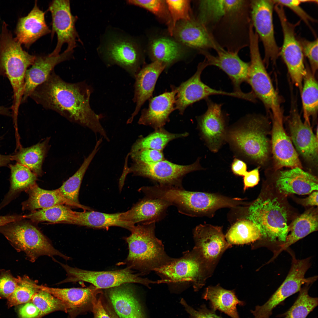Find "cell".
<instances>
[{"mask_svg":"<svg viewBox=\"0 0 318 318\" xmlns=\"http://www.w3.org/2000/svg\"><path fill=\"white\" fill-rule=\"evenodd\" d=\"M92 90L85 82L72 83L64 81L53 70L30 97L45 108L56 111L88 128L109 142L110 139L100 123L101 116L96 114L90 106Z\"/></svg>","mask_w":318,"mask_h":318,"instance_id":"6da1fadb","label":"cell"},{"mask_svg":"<svg viewBox=\"0 0 318 318\" xmlns=\"http://www.w3.org/2000/svg\"><path fill=\"white\" fill-rule=\"evenodd\" d=\"M21 46L4 21L0 36V77L6 76L12 86L14 101L11 109L15 119L17 118L21 103L26 71L36 57L24 50Z\"/></svg>","mask_w":318,"mask_h":318,"instance_id":"7a4b0ae2","label":"cell"},{"mask_svg":"<svg viewBox=\"0 0 318 318\" xmlns=\"http://www.w3.org/2000/svg\"><path fill=\"white\" fill-rule=\"evenodd\" d=\"M155 223L135 225L125 238L129 248L127 267L139 270L141 274L154 271L174 259L166 254L161 241L156 237Z\"/></svg>","mask_w":318,"mask_h":318,"instance_id":"3957f363","label":"cell"},{"mask_svg":"<svg viewBox=\"0 0 318 318\" xmlns=\"http://www.w3.org/2000/svg\"><path fill=\"white\" fill-rule=\"evenodd\" d=\"M267 122L261 116L248 115L227 132L226 139L244 156L263 164L270 152Z\"/></svg>","mask_w":318,"mask_h":318,"instance_id":"277c9868","label":"cell"},{"mask_svg":"<svg viewBox=\"0 0 318 318\" xmlns=\"http://www.w3.org/2000/svg\"><path fill=\"white\" fill-rule=\"evenodd\" d=\"M24 219L0 227V233L16 250L24 252L28 259L32 262L42 256L51 257L58 256L66 260L70 259L55 249L36 227Z\"/></svg>","mask_w":318,"mask_h":318,"instance_id":"5b68a950","label":"cell"},{"mask_svg":"<svg viewBox=\"0 0 318 318\" xmlns=\"http://www.w3.org/2000/svg\"><path fill=\"white\" fill-rule=\"evenodd\" d=\"M247 219L256 225L262 237L285 242L289 232L287 214L277 198H257L250 204Z\"/></svg>","mask_w":318,"mask_h":318,"instance_id":"8992f818","label":"cell"},{"mask_svg":"<svg viewBox=\"0 0 318 318\" xmlns=\"http://www.w3.org/2000/svg\"><path fill=\"white\" fill-rule=\"evenodd\" d=\"M259 38L253 29L249 33L250 62L246 82L253 94L270 110L273 115H282L279 97L266 69L259 47Z\"/></svg>","mask_w":318,"mask_h":318,"instance_id":"52a82bcc","label":"cell"},{"mask_svg":"<svg viewBox=\"0 0 318 318\" xmlns=\"http://www.w3.org/2000/svg\"><path fill=\"white\" fill-rule=\"evenodd\" d=\"M154 271L161 277L162 283H191L196 291L204 285L210 277L201 258L193 249Z\"/></svg>","mask_w":318,"mask_h":318,"instance_id":"ba28073f","label":"cell"},{"mask_svg":"<svg viewBox=\"0 0 318 318\" xmlns=\"http://www.w3.org/2000/svg\"><path fill=\"white\" fill-rule=\"evenodd\" d=\"M67 273V276L59 283L75 282L79 281L87 282L98 289H108L130 283H136L150 288V285L158 284L148 278L140 276L141 274L134 273L127 267L120 270L106 271L86 270L71 267L59 263Z\"/></svg>","mask_w":318,"mask_h":318,"instance_id":"9c48e42d","label":"cell"},{"mask_svg":"<svg viewBox=\"0 0 318 318\" xmlns=\"http://www.w3.org/2000/svg\"><path fill=\"white\" fill-rule=\"evenodd\" d=\"M122 175L126 177L132 173L135 176L148 178L160 186L182 187V180L187 174L203 168L199 160L187 165L173 163L165 159L156 163L145 164L133 162L129 167L125 162Z\"/></svg>","mask_w":318,"mask_h":318,"instance_id":"30bf717a","label":"cell"},{"mask_svg":"<svg viewBox=\"0 0 318 318\" xmlns=\"http://www.w3.org/2000/svg\"><path fill=\"white\" fill-rule=\"evenodd\" d=\"M291 268L286 279L269 299L261 306H257L251 312L254 318H269L273 309L286 298L299 292L302 286L314 282L316 276L306 278L305 273L310 266V259H296L292 256Z\"/></svg>","mask_w":318,"mask_h":318,"instance_id":"8fae6325","label":"cell"},{"mask_svg":"<svg viewBox=\"0 0 318 318\" xmlns=\"http://www.w3.org/2000/svg\"><path fill=\"white\" fill-rule=\"evenodd\" d=\"M274 8L283 34V43L279 55L286 64L293 82L301 92L307 69L304 64L301 46L295 36V26L288 20L282 6L276 4Z\"/></svg>","mask_w":318,"mask_h":318,"instance_id":"7c38bea8","label":"cell"},{"mask_svg":"<svg viewBox=\"0 0 318 318\" xmlns=\"http://www.w3.org/2000/svg\"><path fill=\"white\" fill-rule=\"evenodd\" d=\"M193 249L201 258L210 276L222 255L232 247L226 240L221 226L200 224L193 231Z\"/></svg>","mask_w":318,"mask_h":318,"instance_id":"4fadbf2b","label":"cell"},{"mask_svg":"<svg viewBox=\"0 0 318 318\" xmlns=\"http://www.w3.org/2000/svg\"><path fill=\"white\" fill-rule=\"evenodd\" d=\"M251 23L262 43L264 49V60L275 62L279 55V48L274 34L273 10L275 4L273 0L250 1Z\"/></svg>","mask_w":318,"mask_h":318,"instance_id":"5bb4252c","label":"cell"},{"mask_svg":"<svg viewBox=\"0 0 318 318\" xmlns=\"http://www.w3.org/2000/svg\"><path fill=\"white\" fill-rule=\"evenodd\" d=\"M48 10L52 17L51 37L56 33L57 41L53 51L48 54L56 56L59 54L63 45H68L66 50L73 51L76 46V42L80 39L75 28L77 16L72 14L69 1L53 0L49 6Z\"/></svg>","mask_w":318,"mask_h":318,"instance_id":"9a60e30c","label":"cell"},{"mask_svg":"<svg viewBox=\"0 0 318 318\" xmlns=\"http://www.w3.org/2000/svg\"><path fill=\"white\" fill-rule=\"evenodd\" d=\"M207 66L206 60L199 63L195 73L191 77L177 87L175 109L183 115L186 108L195 102L206 99L211 95H221L242 99V93L228 92L213 89L204 83L201 79L203 70Z\"/></svg>","mask_w":318,"mask_h":318,"instance_id":"2e32d148","label":"cell"},{"mask_svg":"<svg viewBox=\"0 0 318 318\" xmlns=\"http://www.w3.org/2000/svg\"><path fill=\"white\" fill-rule=\"evenodd\" d=\"M217 55L213 56L206 50L200 52L205 57L208 66L218 67L228 76L233 86L234 92H242L241 84L246 82L249 63L242 61L238 51L226 50L220 45L215 50Z\"/></svg>","mask_w":318,"mask_h":318,"instance_id":"e0dca14e","label":"cell"},{"mask_svg":"<svg viewBox=\"0 0 318 318\" xmlns=\"http://www.w3.org/2000/svg\"><path fill=\"white\" fill-rule=\"evenodd\" d=\"M207 109L197 117L198 127L203 138L212 151L218 150L226 139V120L222 105L206 99Z\"/></svg>","mask_w":318,"mask_h":318,"instance_id":"ac0fdd59","label":"cell"},{"mask_svg":"<svg viewBox=\"0 0 318 318\" xmlns=\"http://www.w3.org/2000/svg\"><path fill=\"white\" fill-rule=\"evenodd\" d=\"M283 117L272 115L271 144L275 167L302 168L298 155L284 129Z\"/></svg>","mask_w":318,"mask_h":318,"instance_id":"d6986e66","label":"cell"},{"mask_svg":"<svg viewBox=\"0 0 318 318\" xmlns=\"http://www.w3.org/2000/svg\"><path fill=\"white\" fill-rule=\"evenodd\" d=\"M288 125L291 140L296 150L306 161L313 164L317 163L318 137L313 133L310 125L302 122L296 109L291 110Z\"/></svg>","mask_w":318,"mask_h":318,"instance_id":"ffe728a7","label":"cell"},{"mask_svg":"<svg viewBox=\"0 0 318 318\" xmlns=\"http://www.w3.org/2000/svg\"><path fill=\"white\" fill-rule=\"evenodd\" d=\"M105 295L119 318H147L133 289L127 284L106 289Z\"/></svg>","mask_w":318,"mask_h":318,"instance_id":"44dd1931","label":"cell"},{"mask_svg":"<svg viewBox=\"0 0 318 318\" xmlns=\"http://www.w3.org/2000/svg\"><path fill=\"white\" fill-rule=\"evenodd\" d=\"M170 92H165L150 99L148 108L142 110L138 123L149 126L155 130L163 127L169 121V116L175 109L177 87L171 86Z\"/></svg>","mask_w":318,"mask_h":318,"instance_id":"7402d4cb","label":"cell"},{"mask_svg":"<svg viewBox=\"0 0 318 318\" xmlns=\"http://www.w3.org/2000/svg\"><path fill=\"white\" fill-rule=\"evenodd\" d=\"M73 52L65 50L56 56H36L34 63L26 73L21 103L26 102L35 89L47 80L57 65L70 59Z\"/></svg>","mask_w":318,"mask_h":318,"instance_id":"603a6c76","label":"cell"},{"mask_svg":"<svg viewBox=\"0 0 318 318\" xmlns=\"http://www.w3.org/2000/svg\"><path fill=\"white\" fill-rule=\"evenodd\" d=\"M173 35L182 43L200 51L208 48L215 50L219 45L204 25L192 19L178 22Z\"/></svg>","mask_w":318,"mask_h":318,"instance_id":"cb8c5ba5","label":"cell"},{"mask_svg":"<svg viewBox=\"0 0 318 318\" xmlns=\"http://www.w3.org/2000/svg\"><path fill=\"white\" fill-rule=\"evenodd\" d=\"M166 68L165 64L154 61L143 67L135 75L133 100L136 106L127 123L132 122L143 105L152 97L157 80Z\"/></svg>","mask_w":318,"mask_h":318,"instance_id":"d4e9b609","label":"cell"},{"mask_svg":"<svg viewBox=\"0 0 318 318\" xmlns=\"http://www.w3.org/2000/svg\"><path fill=\"white\" fill-rule=\"evenodd\" d=\"M171 204L163 199L147 196L127 211L121 213V219L135 225L136 223H156L163 219Z\"/></svg>","mask_w":318,"mask_h":318,"instance_id":"484cf974","label":"cell"},{"mask_svg":"<svg viewBox=\"0 0 318 318\" xmlns=\"http://www.w3.org/2000/svg\"><path fill=\"white\" fill-rule=\"evenodd\" d=\"M45 14L36 1L28 15L18 19L15 31V37L26 48L28 49L41 37L51 32L45 21Z\"/></svg>","mask_w":318,"mask_h":318,"instance_id":"4316f807","label":"cell"},{"mask_svg":"<svg viewBox=\"0 0 318 318\" xmlns=\"http://www.w3.org/2000/svg\"><path fill=\"white\" fill-rule=\"evenodd\" d=\"M276 186L279 191L283 194L304 195L317 191L318 180L302 168L295 167L280 171Z\"/></svg>","mask_w":318,"mask_h":318,"instance_id":"83f0119b","label":"cell"},{"mask_svg":"<svg viewBox=\"0 0 318 318\" xmlns=\"http://www.w3.org/2000/svg\"><path fill=\"white\" fill-rule=\"evenodd\" d=\"M106 49V54L108 59L135 77L140 69V59L135 43L127 40L115 39L108 44Z\"/></svg>","mask_w":318,"mask_h":318,"instance_id":"f1b7e54d","label":"cell"},{"mask_svg":"<svg viewBox=\"0 0 318 318\" xmlns=\"http://www.w3.org/2000/svg\"><path fill=\"white\" fill-rule=\"evenodd\" d=\"M39 289L59 299L70 309L92 310L94 299L102 292L93 285L86 288H58L38 285Z\"/></svg>","mask_w":318,"mask_h":318,"instance_id":"f546056e","label":"cell"},{"mask_svg":"<svg viewBox=\"0 0 318 318\" xmlns=\"http://www.w3.org/2000/svg\"><path fill=\"white\" fill-rule=\"evenodd\" d=\"M29 195L28 199L22 203L23 211L31 212L38 209L50 208L59 205H66L81 208L86 211L90 210L89 207L74 203L65 199L59 189L48 190L39 187L36 183L25 191Z\"/></svg>","mask_w":318,"mask_h":318,"instance_id":"4dcf8cb0","label":"cell"},{"mask_svg":"<svg viewBox=\"0 0 318 318\" xmlns=\"http://www.w3.org/2000/svg\"><path fill=\"white\" fill-rule=\"evenodd\" d=\"M203 297L209 301L213 311L218 310L231 318H240L236 306H244L245 302L238 299L234 290L225 289L219 284L209 286L206 288Z\"/></svg>","mask_w":318,"mask_h":318,"instance_id":"1f68e13d","label":"cell"},{"mask_svg":"<svg viewBox=\"0 0 318 318\" xmlns=\"http://www.w3.org/2000/svg\"><path fill=\"white\" fill-rule=\"evenodd\" d=\"M75 224L94 228L107 229L118 226L131 231L135 225L122 220L121 213H107L93 211H75Z\"/></svg>","mask_w":318,"mask_h":318,"instance_id":"d6a6232c","label":"cell"},{"mask_svg":"<svg viewBox=\"0 0 318 318\" xmlns=\"http://www.w3.org/2000/svg\"><path fill=\"white\" fill-rule=\"evenodd\" d=\"M10 185L9 190L0 204V209L9 203L21 192L26 191L36 183L37 176L26 166L16 163L10 164Z\"/></svg>","mask_w":318,"mask_h":318,"instance_id":"836d02e7","label":"cell"},{"mask_svg":"<svg viewBox=\"0 0 318 318\" xmlns=\"http://www.w3.org/2000/svg\"><path fill=\"white\" fill-rule=\"evenodd\" d=\"M318 229V216L315 210H310L297 218L289 226L290 234L276 255L286 250L291 245Z\"/></svg>","mask_w":318,"mask_h":318,"instance_id":"e575fe53","label":"cell"},{"mask_svg":"<svg viewBox=\"0 0 318 318\" xmlns=\"http://www.w3.org/2000/svg\"><path fill=\"white\" fill-rule=\"evenodd\" d=\"M49 139H47L31 146L23 148L11 155L15 161L29 169L37 176L42 173V165L47 152Z\"/></svg>","mask_w":318,"mask_h":318,"instance_id":"d590c367","label":"cell"},{"mask_svg":"<svg viewBox=\"0 0 318 318\" xmlns=\"http://www.w3.org/2000/svg\"><path fill=\"white\" fill-rule=\"evenodd\" d=\"M101 138L97 140L95 147L75 173L64 182L58 188L62 196L74 203L80 204L78 199L79 190L83 177L89 166L100 148L102 142Z\"/></svg>","mask_w":318,"mask_h":318,"instance_id":"8d00e7d4","label":"cell"},{"mask_svg":"<svg viewBox=\"0 0 318 318\" xmlns=\"http://www.w3.org/2000/svg\"><path fill=\"white\" fill-rule=\"evenodd\" d=\"M150 49L153 61L163 63L166 65V68L180 59L183 53L178 43L165 37L157 38L153 40Z\"/></svg>","mask_w":318,"mask_h":318,"instance_id":"74e56055","label":"cell"},{"mask_svg":"<svg viewBox=\"0 0 318 318\" xmlns=\"http://www.w3.org/2000/svg\"><path fill=\"white\" fill-rule=\"evenodd\" d=\"M24 217L25 219H29L34 223L47 222L74 224L75 219V211L64 205L33 211L24 215Z\"/></svg>","mask_w":318,"mask_h":318,"instance_id":"f35d334b","label":"cell"},{"mask_svg":"<svg viewBox=\"0 0 318 318\" xmlns=\"http://www.w3.org/2000/svg\"><path fill=\"white\" fill-rule=\"evenodd\" d=\"M262 237L256 225L247 219L239 220L230 228L225 236L230 244L241 245L254 242Z\"/></svg>","mask_w":318,"mask_h":318,"instance_id":"ab89813d","label":"cell"},{"mask_svg":"<svg viewBox=\"0 0 318 318\" xmlns=\"http://www.w3.org/2000/svg\"><path fill=\"white\" fill-rule=\"evenodd\" d=\"M314 75L307 70L301 91L304 122L309 125V118L315 116L318 107V83Z\"/></svg>","mask_w":318,"mask_h":318,"instance_id":"60d3db41","label":"cell"},{"mask_svg":"<svg viewBox=\"0 0 318 318\" xmlns=\"http://www.w3.org/2000/svg\"><path fill=\"white\" fill-rule=\"evenodd\" d=\"M188 134L187 132L171 133L162 127L155 130L145 137H142L137 139L132 145L130 152L143 149H150L162 151L170 141L175 139L186 137Z\"/></svg>","mask_w":318,"mask_h":318,"instance_id":"b9f144b4","label":"cell"},{"mask_svg":"<svg viewBox=\"0 0 318 318\" xmlns=\"http://www.w3.org/2000/svg\"><path fill=\"white\" fill-rule=\"evenodd\" d=\"M308 283L301 288L299 296L290 308L282 315L284 318H306L309 314L318 305L317 297H313L308 294Z\"/></svg>","mask_w":318,"mask_h":318,"instance_id":"7bdbcfd3","label":"cell"},{"mask_svg":"<svg viewBox=\"0 0 318 318\" xmlns=\"http://www.w3.org/2000/svg\"><path fill=\"white\" fill-rule=\"evenodd\" d=\"M18 277L19 281L17 288L7 298L9 307L28 302L39 289L36 281L31 279L26 275Z\"/></svg>","mask_w":318,"mask_h":318,"instance_id":"ee69618b","label":"cell"},{"mask_svg":"<svg viewBox=\"0 0 318 318\" xmlns=\"http://www.w3.org/2000/svg\"><path fill=\"white\" fill-rule=\"evenodd\" d=\"M199 5L198 21L206 27L209 23L216 24L226 13L224 0H201Z\"/></svg>","mask_w":318,"mask_h":318,"instance_id":"f6af8a7d","label":"cell"},{"mask_svg":"<svg viewBox=\"0 0 318 318\" xmlns=\"http://www.w3.org/2000/svg\"><path fill=\"white\" fill-rule=\"evenodd\" d=\"M40 312L38 318L54 311H67L69 307L50 293L39 289L31 300Z\"/></svg>","mask_w":318,"mask_h":318,"instance_id":"bcb514c9","label":"cell"},{"mask_svg":"<svg viewBox=\"0 0 318 318\" xmlns=\"http://www.w3.org/2000/svg\"><path fill=\"white\" fill-rule=\"evenodd\" d=\"M127 2L143 8L163 20L167 25L170 35L173 36V28L165 1L130 0L127 1Z\"/></svg>","mask_w":318,"mask_h":318,"instance_id":"7dc6e473","label":"cell"},{"mask_svg":"<svg viewBox=\"0 0 318 318\" xmlns=\"http://www.w3.org/2000/svg\"><path fill=\"white\" fill-rule=\"evenodd\" d=\"M174 28L181 21L191 19V1L187 0H165Z\"/></svg>","mask_w":318,"mask_h":318,"instance_id":"c3c4849f","label":"cell"},{"mask_svg":"<svg viewBox=\"0 0 318 318\" xmlns=\"http://www.w3.org/2000/svg\"><path fill=\"white\" fill-rule=\"evenodd\" d=\"M132 162L145 164H150L165 159L162 151L150 149H143L128 154Z\"/></svg>","mask_w":318,"mask_h":318,"instance_id":"681fc988","label":"cell"},{"mask_svg":"<svg viewBox=\"0 0 318 318\" xmlns=\"http://www.w3.org/2000/svg\"><path fill=\"white\" fill-rule=\"evenodd\" d=\"M318 39L313 41L302 39L299 42L304 55L308 59L314 74L318 69Z\"/></svg>","mask_w":318,"mask_h":318,"instance_id":"f907efd6","label":"cell"},{"mask_svg":"<svg viewBox=\"0 0 318 318\" xmlns=\"http://www.w3.org/2000/svg\"><path fill=\"white\" fill-rule=\"evenodd\" d=\"M19 278L14 277L9 271L2 270L0 274V295L7 298L15 291Z\"/></svg>","mask_w":318,"mask_h":318,"instance_id":"816d5d0a","label":"cell"},{"mask_svg":"<svg viewBox=\"0 0 318 318\" xmlns=\"http://www.w3.org/2000/svg\"><path fill=\"white\" fill-rule=\"evenodd\" d=\"M180 303L189 314L190 318H223L216 314L215 311L208 309L204 304L197 310L189 305L183 298L181 299Z\"/></svg>","mask_w":318,"mask_h":318,"instance_id":"f5cc1de1","label":"cell"},{"mask_svg":"<svg viewBox=\"0 0 318 318\" xmlns=\"http://www.w3.org/2000/svg\"><path fill=\"white\" fill-rule=\"evenodd\" d=\"M275 4L285 6L289 8L296 14L310 28V22H314V20L307 13L299 6L301 3L300 0H273Z\"/></svg>","mask_w":318,"mask_h":318,"instance_id":"db71d44e","label":"cell"},{"mask_svg":"<svg viewBox=\"0 0 318 318\" xmlns=\"http://www.w3.org/2000/svg\"><path fill=\"white\" fill-rule=\"evenodd\" d=\"M103 293H100L94 299L92 311L93 318H111L104 308L102 301Z\"/></svg>","mask_w":318,"mask_h":318,"instance_id":"11a10c76","label":"cell"},{"mask_svg":"<svg viewBox=\"0 0 318 318\" xmlns=\"http://www.w3.org/2000/svg\"><path fill=\"white\" fill-rule=\"evenodd\" d=\"M19 314L21 318H38L40 312L33 303L28 302L20 308Z\"/></svg>","mask_w":318,"mask_h":318,"instance_id":"9f6ffc18","label":"cell"},{"mask_svg":"<svg viewBox=\"0 0 318 318\" xmlns=\"http://www.w3.org/2000/svg\"><path fill=\"white\" fill-rule=\"evenodd\" d=\"M244 191L257 185L259 181V168L247 171L243 176Z\"/></svg>","mask_w":318,"mask_h":318,"instance_id":"6f0895ef","label":"cell"},{"mask_svg":"<svg viewBox=\"0 0 318 318\" xmlns=\"http://www.w3.org/2000/svg\"><path fill=\"white\" fill-rule=\"evenodd\" d=\"M246 164L243 160L235 158L231 165V170L236 175L243 176L247 172Z\"/></svg>","mask_w":318,"mask_h":318,"instance_id":"680465c9","label":"cell"},{"mask_svg":"<svg viewBox=\"0 0 318 318\" xmlns=\"http://www.w3.org/2000/svg\"><path fill=\"white\" fill-rule=\"evenodd\" d=\"M24 219V215H13L0 216V227L9 223Z\"/></svg>","mask_w":318,"mask_h":318,"instance_id":"91938a15","label":"cell"},{"mask_svg":"<svg viewBox=\"0 0 318 318\" xmlns=\"http://www.w3.org/2000/svg\"><path fill=\"white\" fill-rule=\"evenodd\" d=\"M301 203L306 206H316L318 205L317 191H313L306 198L301 201Z\"/></svg>","mask_w":318,"mask_h":318,"instance_id":"94428289","label":"cell"},{"mask_svg":"<svg viewBox=\"0 0 318 318\" xmlns=\"http://www.w3.org/2000/svg\"><path fill=\"white\" fill-rule=\"evenodd\" d=\"M1 139V137H0V140ZM11 160V155H4L0 154V167L6 166Z\"/></svg>","mask_w":318,"mask_h":318,"instance_id":"6125c7cd","label":"cell"},{"mask_svg":"<svg viewBox=\"0 0 318 318\" xmlns=\"http://www.w3.org/2000/svg\"><path fill=\"white\" fill-rule=\"evenodd\" d=\"M10 114V112L8 108L4 106H0V115L9 116Z\"/></svg>","mask_w":318,"mask_h":318,"instance_id":"be15d7a7","label":"cell"},{"mask_svg":"<svg viewBox=\"0 0 318 318\" xmlns=\"http://www.w3.org/2000/svg\"><path fill=\"white\" fill-rule=\"evenodd\" d=\"M4 21L2 20L0 16V36L1 33L3 24Z\"/></svg>","mask_w":318,"mask_h":318,"instance_id":"e7e4bbea","label":"cell"}]
</instances>
